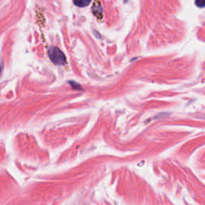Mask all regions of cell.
Wrapping results in <instances>:
<instances>
[{
    "label": "cell",
    "instance_id": "obj_1",
    "mask_svg": "<svg viewBox=\"0 0 205 205\" xmlns=\"http://www.w3.org/2000/svg\"><path fill=\"white\" fill-rule=\"evenodd\" d=\"M50 59L55 65H64L66 63V57L59 48L56 47H50L48 49Z\"/></svg>",
    "mask_w": 205,
    "mask_h": 205
},
{
    "label": "cell",
    "instance_id": "obj_2",
    "mask_svg": "<svg viewBox=\"0 0 205 205\" xmlns=\"http://www.w3.org/2000/svg\"><path fill=\"white\" fill-rule=\"evenodd\" d=\"M92 12L95 15V17H97L98 18H102V8L101 7V3L96 0L94 2L93 8H92Z\"/></svg>",
    "mask_w": 205,
    "mask_h": 205
},
{
    "label": "cell",
    "instance_id": "obj_3",
    "mask_svg": "<svg viewBox=\"0 0 205 205\" xmlns=\"http://www.w3.org/2000/svg\"><path fill=\"white\" fill-rule=\"evenodd\" d=\"M73 2L77 7L85 8L91 3V0H73Z\"/></svg>",
    "mask_w": 205,
    "mask_h": 205
},
{
    "label": "cell",
    "instance_id": "obj_4",
    "mask_svg": "<svg viewBox=\"0 0 205 205\" xmlns=\"http://www.w3.org/2000/svg\"><path fill=\"white\" fill-rule=\"evenodd\" d=\"M196 4L199 8H203L205 6V0H196Z\"/></svg>",
    "mask_w": 205,
    "mask_h": 205
}]
</instances>
